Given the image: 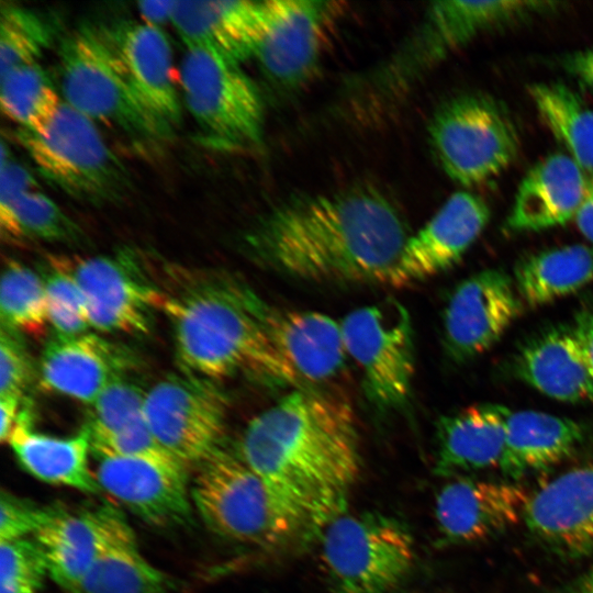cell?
Wrapping results in <instances>:
<instances>
[{
    "instance_id": "1",
    "label": "cell",
    "mask_w": 593,
    "mask_h": 593,
    "mask_svg": "<svg viewBox=\"0 0 593 593\" xmlns=\"http://www.w3.org/2000/svg\"><path fill=\"white\" fill-rule=\"evenodd\" d=\"M410 235L390 197L356 184L281 202L243 240L255 261L296 279L388 283Z\"/></svg>"
},
{
    "instance_id": "2",
    "label": "cell",
    "mask_w": 593,
    "mask_h": 593,
    "mask_svg": "<svg viewBox=\"0 0 593 593\" xmlns=\"http://www.w3.org/2000/svg\"><path fill=\"white\" fill-rule=\"evenodd\" d=\"M238 455L320 529L342 515L360 471L355 414L340 398L298 388L249 421Z\"/></svg>"
},
{
    "instance_id": "3",
    "label": "cell",
    "mask_w": 593,
    "mask_h": 593,
    "mask_svg": "<svg viewBox=\"0 0 593 593\" xmlns=\"http://www.w3.org/2000/svg\"><path fill=\"white\" fill-rule=\"evenodd\" d=\"M158 310L169 318L183 373L216 381L244 373L277 385L300 383L273 347L270 305L245 281L224 272L171 267Z\"/></svg>"
},
{
    "instance_id": "4",
    "label": "cell",
    "mask_w": 593,
    "mask_h": 593,
    "mask_svg": "<svg viewBox=\"0 0 593 593\" xmlns=\"http://www.w3.org/2000/svg\"><path fill=\"white\" fill-rule=\"evenodd\" d=\"M199 466L191 497L214 534L244 544L279 547L314 530L307 514L238 452L220 446Z\"/></svg>"
},
{
    "instance_id": "5",
    "label": "cell",
    "mask_w": 593,
    "mask_h": 593,
    "mask_svg": "<svg viewBox=\"0 0 593 593\" xmlns=\"http://www.w3.org/2000/svg\"><path fill=\"white\" fill-rule=\"evenodd\" d=\"M57 57L59 90L69 107L141 145L172 135L174 128L135 92L99 27L85 25L67 34Z\"/></svg>"
},
{
    "instance_id": "6",
    "label": "cell",
    "mask_w": 593,
    "mask_h": 593,
    "mask_svg": "<svg viewBox=\"0 0 593 593\" xmlns=\"http://www.w3.org/2000/svg\"><path fill=\"white\" fill-rule=\"evenodd\" d=\"M16 139L38 172L79 202L114 204L131 193V175L97 124L64 101L46 130L33 133L19 128Z\"/></svg>"
},
{
    "instance_id": "7",
    "label": "cell",
    "mask_w": 593,
    "mask_h": 593,
    "mask_svg": "<svg viewBox=\"0 0 593 593\" xmlns=\"http://www.w3.org/2000/svg\"><path fill=\"white\" fill-rule=\"evenodd\" d=\"M433 153L443 171L465 188L483 184L517 158L519 137L506 109L483 93L448 99L428 125Z\"/></svg>"
},
{
    "instance_id": "8",
    "label": "cell",
    "mask_w": 593,
    "mask_h": 593,
    "mask_svg": "<svg viewBox=\"0 0 593 593\" xmlns=\"http://www.w3.org/2000/svg\"><path fill=\"white\" fill-rule=\"evenodd\" d=\"M180 86L203 143L217 149L262 143L264 101L240 64L208 49L186 48Z\"/></svg>"
},
{
    "instance_id": "9",
    "label": "cell",
    "mask_w": 593,
    "mask_h": 593,
    "mask_svg": "<svg viewBox=\"0 0 593 593\" xmlns=\"http://www.w3.org/2000/svg\"><path fill=\"white\" fill-rule=\"evenodd\" d=\"M321 553L335 593H388L411 571L414 542L394 517L339 515L325 527Z\"/></svg>"
},
{
    "instance_id": "10",
    "label": "cell",
    "mask_w": 593,
    "mask_h": 593,
    "mask_svg": "<svg viewBox=\"0 0 593 593\" xmlns=\"http://www.w3.org/2000/svg\"><path fill=\"white\" fill-rule=\"evenodd\" d=\"M551 1H437L382 71L387 88L406 87L479 35L556 10Z\"/></svg>"
},
{
    "instance_id": "11",
    "label": "cell",
    "mask_w": 593,
    "mask_h": 593,
    "mask_svg": "<svg viewBox=\"0 0 593 593\" xmlns=\"http://www.w3.org/2000/svg\"><path fill=\"white\" fill-rule=\"evenodd\" d=\"M348 356L362 372L368 399L380 409L403 406L415 370L413 326L393 298L356 309L340 322Z\"/></svg>"
},
{
    "instance_id": "12",
    "label": "cell",
    "mask_w": 593,
    "mask_h": 593,
    "mask_svg": "<svg viewBox=\"0 0 593 593\" xmlns=\"http://www.w3.org/2000/svg\"><path fill=\"white\" fill-rule=\"evenodd\" d=\"M226 413V398L213 381L186 373L158 381L144 400L152 435L187 466L199 465L221 446Z\"/></svg>"
},
{
    "instance_id": "13",
    "label": "cell",
    "mask_w": 593,
    "mask_h": 593,
    "mask_svg": "<svg viewBox=\"0 0 593 593\" xmlns=\"http://www.w3.org/2000/svg\"><path fill=\"white\" fill-rule=\"evenodd\" d=\"M78 283L90 327L100 332L147 334L150 313L158 310L160 291L146 281L135 256H48Z\"/></svg>"
},
{
    "instance_id": "14",
    "label": "cell",
    "mask_w": 593,
    "mask_h": 593,
    "mask_svg": "<svg viewBox=\"0 0 593 593\" xmlns=\"http://www.w3.org/2000/svg\"><path fill=\"white\" fill-rule=\"evenodd\" d=\"M342 5L320 0L275 1L271 24L255 55L271 89L290 93L312 78Z\"/></svg>"
},
{
    "instance_id": "15",
    "label": "cell",
    "mask_w": 593,
    "mask_h": 593,
    "mask_svg": "<svg viewBox=\"0 0 593 593\" xmlns=\"http://www.w3.org/2000/svg\"><path fill=\"white\" fill-rule=\"evenodd\" d=\"M523 301L504 270L485 269L460 282L444 314V345L456 362L471 360L495 345L519 316Z\"/></svg>"
},
{
    "instance_id": "16",
    "label": "cell",
    "mask_w": 593,
    "mask_h": 593,
    "mask_svg": "<svg viewBox=\"0 0 593 593\" xmlns=\"http://www.w3.org/2000/svg\"><path fill=\"white\" fill-rule=\"evenodd\" d=\"M98 460L100 488L144 522L164 527L190 518L187 465L169 452Z\"/></svg>"
},
{
    "instance_id": "17",
    "label": "cell",
    "mask_w": 593,
    "mask_h": 593,
    "mask_svg": "<svg viewBox=\"0 0 593 593\" xmlns=\"http://www.w3.org/2000/svg\"><path fill=\"white\" fill-rule=\"evenodd\" d=\"M488 203L469 191L452 193L417 232L411 234L387 284L402 288L457 264L486 227Z\"/></svg>"
},
{
    "instance_id": "18",
    "label": "cell",
    "mask_w": 593,
    "mask_h": 593,
    "mask_svg": "<svg viewBox=\"0 0 593 593\" xmlns=\"http://www.w3.org/2000/svg\"><path fill=\"white\" fill-rule=\"evenodd\" d=\"M275 1H177L171 24L186 48H203L242 64L255 58L273 18Z\"/></svg>"
},
{
    "instance_id": "19",
    "label": "cell",
    "mask_w": 593,
    "mask_h": 593,
    "mask_svg": "<svg viewBox=\"0 0 593 593\" xmlns=\"http://www.w3.org/2000/svg\"><path fill=\"white\" fill-rule=\"evenodd\" d=\"M530 494L515 483L478 479L449 482L435 501V518L445 541L485 540L524 521Z\"/></svg>"
},
{
    "instance_id": "20",
    "label": "cell",
    "mask_w": 593,
    "mask_h": 593,
    "mask_svg": "<svg viewBox=\"0 0 593 593\" xmlns=\"http://www.w3.org/2000/svg\"><path fill=\"white\" fill-rule=\"evenodd\" d=\"M524 522L552 550L593 557V463L564 471L530 494Z\"/></svg>"
},
{
    "instance_id": "21",
    "label": "cell",
    "mask_w": 593,
    "mask_h": 593,
    "mask_svg": "<svg viewBox=\"0 0 593 593\" xmlns=\"http://www.w3.org/2000/svg\"><path fill=\"white\" fill-rule=\"evenodd\" d=\"M99 29L135 92L174 128L180 123L182 111L172 51L165 33L160 27L133 20Z\"/></svg>"
},
{
    "instance_id": "22",
    "label": "cell",
    "mask_w": 593,
    "mask_h": 593,
    "mask_svg": "<svg viewBox=\"0 0 593 593\" xmlns=\"http://www.w3.org/2000/svg\"><path fill=\"white\" fill-rule=\"evenodd\" d=\"M130 356L103 337L85 333L55 335L45 345L40 361L43 389L91 405L130 367Z\"/></svg>"
},
{
    "instance_id": "23",
    "label": "cell",
    "mask_w": 593,
    "mask_h": 593,
    "mask_svg": "<svg viewBox=\"0 0 593 593\" xmlns=\"http://www.w3.org/2000/svg\"><path fill=\"white\" fill-rule=\"evenodd\" d=\"M588 172L568 154H551L522 179L506 228L538 232L574 221L585 193Z\"/></svg>"
},
{
    "instance_id": "24",
    "label": "cell",
    "mask_w": 593,
    "mask_h": 593,
    "mask_svg": "<svg viewBox=\"0 0 593 593\" xmlns=\"http://www.w3.org/2000/svg\"><path fill=\"white\" fill-rule=\"evenodd\" d=\"M267 329L301 388L331 380L345 366L348 354L342 325L324 313L270 306Z\"/></svg>"
},
{
    "instance_id": "25",
    "label": "cell",
    "mask_w": 593,
    "mask_h": 593,
    "mask_svg": "<svg viewBox=\"0 0 593 593\" xmlns=\"http://www.w3.org/2000/svg\"><path fill=\"white\" fill-rule=\"evenodd\" d=\"M511 412L501 404L481 403L441 416L436 426V472L448 475L500 468Z\"/></svg>"
},
{
    "instance_id": "26",
    "label": "cell",
    "mask_w": 593,
    "mask_h": 593,
    "mask_svg": "<svg viewBox=\"0 0 593 593\" xmlns=\"http://www.w3.org/2000/svg\"><path fill=\"white\" fill-rule=\"evenodd\" d=\"M513 370L551 399L593 403V379L572 327L551 328L532 338L514 358Z\"/></svg>"
},
{
    "instance_id": "27",
    "label": "cell",
    "mask_w": 593,
    "mask_h": 593,
    "mask_svg": "<svg viewBox=\"0 0 593 593\" xmlns=\"http://www.w3.org/2000/svg\"><path fill=\"white\" fill-rule=\"evenodd\" d=\"M101 539L94 562L76 593H166L167 575L141 553L122 514L98 508Z\"/></svg>"
},
{
    "instance_id": "28",
    "label": "cell",
    "mask_w": 593,
    "mask_h": 593,
    "mask_svg": "<svg viewBox=\"0 0 593 593\" xmlns=\"http://www.w3.org/2000/svg\"><path fill=\"white\" fill-rule=\"evenodd\" d=\"M31 411L24 406L8 444L20 465L41 481L66 485L85 493L101 488L89 468L91 436L85 426L69 437H55L32 429Z\"/></svg>"
},
{
    "instance_id": "29",
    "label": "cell",
    "mask_w": 593,
    "mask_h": 593,
    "mask_svg": "<svg viewBox=\"0 0 593 593\" xmlns=\"http://www.w3.org/2000/svg\"><path fill=\"white\" fill-rule=\"evenodd\" d=\"M578 422L540 411L511 412L500 469L512 478L546 469L567 458L583 440Z\"/></svg>"
},
{
    "instance_id": "30",
    "label": "cell",
    "mask_w": 593,
    "mask_h": 593,
    "mask_svg": "<svg viewBox=\"0 0 593 593\" xmlns=\"http://www.w3.org/2000/svg\"><path fill=\"white\" fill-rule=\"evenodd\" d=\"M33 538L44 555L48 575L67 593H76L99 551V510L78 514L63 510Z\"/></svg>"
},
{
    "instance_id": "31",
    "label": "cell",
    "mask_w": 593,
    "mask_h": 593,
    "mask_svg": "<svg viewBox=\"0 0 593 593\" xmlns=\"http://www.w3.org/2000/svg\"><path fill=\"white\" fill-rule=\"evenodd\" d=\"M513 280L523 303L539 306L593 281V247L574 244L523 258Z\"/></svg>"
},
{
    "instance_id": "32",
    "label": "cell",
    "mask_w": 593,
    "mask_h": 593,
    "mask_svg": "<svg viewBox=\"0 0 593 593\" xmlns=\"http://www.w3.org/2000/svg\"><path fill=\"white\" fill-rule=\"evenodd\" d=\"M544 124L588 174L593 172V109L561 82L528 87Z\"/></svg>"
},
{
    "instance_id": "33",
    "label": "cell",
    "mask_w": 593,
    "mask_h": 593,
    "mask_svg": "<svg viewBox=\"0 0 593 593\" xmlns=\"http://www.w3.org/2000/svg\"><path fill=\"white\" fill-rule=\"evenodd\" d=\"M61 103L57 88L38 63L15 67L0 77L1 111L20 130L43 132Z\"/></svg>"
},
{
    "instance_id": "34",
    "label": "cell",
    "mask_w": 593,
    "mask_h": 593,
    "mask_svg": "<svg viewBox=\"0 0 593 593\" xmlns=\"http://www.w3.org/2000/svg\"><path fill=\"white\" fill-rule=\"evenodd\" d=\"M2 327L38 337L47 325V295L43 278L16 260L4 265L0 284Z\"/></svg>"
},
{
    "instance_id": "35",
    "label": "cell",
    "mask_w": 593,
    "mask_h": 593,
    "mask_svg": "<svg viewBox=\"0 0 593 593\" xmlns=\"http://www.w3.org/2000/svg\"><path fill=\"white\" fill-rule=\"evenodd\" d=\"M0 227L12 238L71 243L80 238L78 225L46 194L34 190L0 206Z\"/></svg>"
},
{
    "instance_id": "36",
    "label": "cell",
    "mask_w": 593,
    "mask_h": 593,
    "mask_svg": "<svg viewBox=\"0 0 593 593\" xmlns=\"http://www.w3.org/2000/svg\"><path fill=\"white\" fill-rule=\"evenodd\" d=\"M52 42V31L33 10L1 2L0 77L15 67L37 63Z\"/></svg>"
},
{
    "instance_id": "37",
    "label": "cell",
    "mask_w": 593,
    "mask_h": 593,
    "mask_svg": "<svg viewBox=\"0 0 593 593\" xmlns=\"http://www.w3.org/2000/svg\"><path fill=\"white\" fill-rule=\"evenodd\" d=\"M146 391L123 377L114 380L91 404L86 427L91 445L120 435L143 422Z\"/></svg>"
},
{
    "instance_id": "38",
    "label": "cell",
    "mask_w": 593,
    "mask_h": 593,
    "mask_svg": "<svg viewBox=\"0 0 593 593\" xmlns=\"http://www.w3.org/2000/svg\"><path fill=\"white\" fill-rule=\"evenodd\" d=\"M47 566L32 538L0 541V593H37Z\"/></svg>"
},
{
    "instance_id": "39",
    "label": "cell",
    "mask_w": 593,
    "mask_h": 593,
    "mask_svg": "<svg viewBox=\"0 0 593 593\" xmlns=\"http://www.w3.org/2000/svg\"><path fill=\"white\" fill-rule=\"evenodd\" d=\"M61 511L55 506H37L2 491L0 496V541L34 536Z\"/></svg>"
},
{
    "instance_id": "40",
    "label": "cell",
    "mask_w": 593,
    "mask_h": 593,
    "mask_svg": "<svg viewBox=\"0 0 593 593\" xmlns=\"http://www.w3.org/2000/svg\"><path fill=\"white\" fill-rule=\"evenodd\" d=\"M31 367L23 347L2 327L0 335V396H23Z\"/></svg>"
},
{
    "instance_id": "41",
    "label": "cell",
    "mask_w": 593,
    "mask_h": 593,
    "mask_svg": "<svg viewBox=\"0 0 593 593\" xmlns=\"http://www.w3.org/2000/svg\"><path fill=\"white\" fill-rule=\"evenodd\" d=\"M1 181H0V206L7 205L21 195L34 191L36 181L32 174L16 163L1 142Z\"/></svg>"
},
{
    "instance_id": "42",
    "label": "cell",
    "mask_w": 593,
    "mask_h": 593,
    "mask_svg": "<svg viewBox=\"0 0 593 593\" xmlns=\"http://www.w3.org/2000/svg\"><path fill=\"white\" fill-rule=\"evenodd\" d=\"M571 327L593 379V307L579 311Z\"/></svg>"
},
{
    "instance_id": "43",
    "label": "cell",
    "mask_w": 593,
    "mask_h": 593,
    "mask_svg": "<svg viewBox=\"0 0 593 593\" xmlns=\"http://www.w3.org/2000/svg\"><path fill=\"white\" fill-rule=\"evenodd\" d=\"M564 70L593 90V48L570 53L561 59Z\"/></svg>"
},
{
    "instance_id": "44",
    "label": "cell",
    "mask_w": 593,
    "mask_h": 593,
    "mask_svg": "<svg viewBox=\"0 0 593 593\" xmlns=\"http://www.w3.org/2000/svg\"><path fill=\"white\" fill-rule=\"evenodd\" d=\"M177 0L142 1L136 4L142 22L159 27L171 23Z\"/></svg>"
},
{
    "instance_id": "45",
    "label": "cell",
    "mask_w": 593,
    "mask_h": 593,
    "mask_svg": "<svg viewBox=\"0 0 593 593\" xmlns=\"http://www.w3.org/2000/svg\"><path fill=\"white\" fill-rule=\"evenodd\" d=\"M23 396H0V413H1V427L0 438L1 441L7 443L13 428L18 424L21 414Z\"/></svg>"
},
{
    "instance_id": "46",
    "label": "cell",
    "mask_w": 593,
    "mask_h": 593,
    "mask_svg": "<svg viewBox=\"0 0 593 593\" xmlns=\"http://www.w3.org/2000/svg\"><path fill=\"white\" fill-rule=\"evenodd\" d=\"M574 222L580 233L593 245V172L588 174L584 198Z\"/></svg>"
},
{
    "instance_id": "47",
    "label": "cell",
    "mask_w": 593,
    "mask_h": 593,
    "mask_svg": "<svg viewBox=\"0 0 593 593\" xmlns=\"http://www.w3.org/2000/svg\"><path fill=\"white\" fill-rule=\"evenodd\" d=\"M571 593H593V570L577 583Z\"/></svg>"
}]
</instances>
